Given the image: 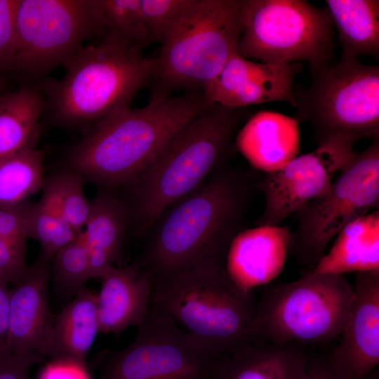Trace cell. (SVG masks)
<instances>
[{"label":"cell","mask_w":379,"mask_h":379,"mask_svg":"<svg viewBox=\"0 0 379 379\" xmlns=\"http://www.w3.org/2000/svg\"><path fill=\"white\" fill-rule=\"evenodd\" d=\"M84 184L81 175L68 170L45 179L44 185L55 198L66 222L77 233L84 230L91 209Z\"/></svg>","instance_id":"obj_29"},{"label":"cell","mask_w":379,"mask_h":379,"mask_svg":"<svg viewBox=\"0 0 379 379\" xmlns=\"http://www.w3.org/2000/svg\"><path fill=\"white\" fill-rule=\"evenodd\" d=\"M42 190L41 198L32 204L29 212L27 237L37 241L41 253L53 260L57 252L79 233L66 222L51 192L44 186Z\"/></svg>","instance_id":"obj_28"},{"label":"cell","mask_w":379,"mask_h":379,"mask_svg":"<svg viewBox=\"0 0 379 379\" xmlns=\"http://www.w3.org/2000/svg\"><path fill=\"white\" fill-rule=\"evenodd\" d=\"M200 91L151 98L94 124L70 150L69 170L113 189L128 185L190 121L209 107Z\"/></svg>","instance_id":"obj_1"},{"label":"cell","mask_w":379,"mask_h":379,"mask_svg":"<svg viewBox=\"0 0 379 379\" xmlns=\"http://www.w3.org/2000/svg\"><path fill=\"white\" fill-rule=\"evenodd\" d=\"M99 332L97 294L83 286L76 292L73 300L55 316L51 358L85 365Z\"/></svg>","instance_id":"obj_23"},{"label":"cell","mask_w":379,"mask_h":379,"mask_svg":"<svg viewBox=\"0 0 379 379\" xmlns=\"http://www.w3.org/2000/svg\"><path fill=\"white\" fill-rule=\"evenodd\" d=\"M51 270L55 280L65 291L77 292L91 279L84 230L57 252Z\"/></svg>","instance_id":"obj_30"},{"label":"cell","mask_w":379,"mask_h":379,"mask_svg":"<svg viewBox=\"0 0 379 379\" xmlns=\"http://www.w3.org/2000/svg\"><path fill=\"white\" fill-rule=\"evenodd\" d=\"M18 0H0V77L9 75L17 43Z\"/></svg>","instance_id":"obj_32"},{"label":"cell","mask_w":379,"mask_h":379,"mask_svg":"<svg viewBox=\"0 0 379 379\" xmlns=\"http://www.w3.org/2000/svg\"><path fill=\"white\" fill-rule=\"evenodd\" d=\"M39 379H91L85 365L69 360L55 359L41 371Z\"/></svg>","instance_id":"obj_35"},{"label":"cell","mask_w":379,"mask_h":379,"mask_svg":"<svg viewBox=\"0 0 379 379\" xmlns=\"http://www.w3.org/2000/svg\"><path fill=\"white\" fill-rule=\"evenodd\" d=\"M5 91V79L0 77V94Z\"/></svg>","instance_id":"obj_40"},{"label":"cell","mask_w":379,"mask_h":379,"mask_svg":"<svg viewBox=\"0 0 379 379\" xmlns=\"http://www.w3.org/2000/svg\"><path fill=\"white\" fill-rule=\"evenodd\" d=\"M235 144L253 168L265 173L277 170L297 157L298 121L277 112H259L239 130Z\"/></svg>","instance_id":"obj_19"},{"label":"cell","mask_w":379,"mask_h":379,"mask_svg":"<svg viewBox=\"0 0 379 379\" xmlns=\"http://www.w3.org/2000/svg\"><path fill=\"white\" fill-rule=\"evenodd\" d=\"M247 117L246 107L212 103L170 140L128 184L133 211L142 227L152 226L168 207L219 169Z\"/></svg>","instance_id":"obj_3"},{"label":"cell","mask_w":379,"mask_h":379,"mask_svg":"<svg viewBox=\"0 0 379 379\" xmlns=\"http://www.w3.org/2000/svg\"><path fill=\"white\" fill-rule=\"evenodd\" d=\"M310 74L309 86L294 92L295 119L310 124L317 146L379 135V66L341 56L336 63L310 67Z\"/></svg>","instance_id":"obj_8"},{"label":"cell","mask_w":379,"mask_h":379,"mask_svg":"<svg viewBox=\"0 0 379 379\" xmlns=\"http://www.w3.org/2000/svg\"><path fill=\"white\" fill-rule=\"evenodd\" d=\"M97 294L100 332L119 335L138 326L149 307L152 276L139 265L109 267L100 277Z\"/></svg>","instance_id":"obj_18"},{"label":"cell","mask_w":379,"mask_h":379,"mask_svg":"<svg viewBox=\"0 0 379 379\" xmlns=\"http://www.w3.org/2000/svg\"><path fill=\"white\" fill-rule=\"evenodd\" d=\"M309 361L292 344H246L223 356L211 379H307Z\"/></svg>","instance_id":"obj_20"},{"label":"cell","mask_w":379,"mask_h":379,"mask_svg":"<svg viewBox=\"0 0 379 379\" xmlns=\"http://www.w3.org/2000/svg\"><path fill=\"white\" fill-rule=\"evenodd\" d=\"M25 237L0 239V277L8 284L18 282L27 272Z\"/></svg>","instance_id":"obj_33"},{"label":"cell","mask_w":379,"mask_h":379,"mask_svg":"<svg viewBox=\"0 0 379 379\" xmlns=\"http://www.w3.org/2000/svg\"><path fill=\"white\" fill-rule=\"evenodd\" d=\"M354 297L327 364L338 379H365L379 364V270L355 273Z\"/></svg>","instance_id":"obj_15"},{"label":"cell","mask_w":379,"mask_h":379,"mask_svg":"<svg viewBox=\"0 0 379 379\" xmlns=\"http://www.w3.org/2000/svg\"><path fill=\"white\" fill-rule=\"evenodd\" d=\"M342 56L379 57V1L326 0Z\"/></svg>","instance_id":"obj_25"},{"label":"cell","mask_w":379,"mask_h":379,"mask_svg":"<svg viewBox=\"0 0 379 379\" xmlns=\"http://www.w3.org/2000/svg\"><path fill=\"white\" fill-rule=\"evenodd\" d=\"M192 0H140V11L149 43H161Z\"/></svg>","instance_id":"obj_31"},{"label":"cell","mask_w":379,"mask_h":379,"mask_svg":"<svg viewBox=\"0 0 379 379\" xmlns=\"http://www.w3.org/2000/svg\"><path fill=\"white\" fill-rule=\"evenodd\" d=\"M354 297L345 275L307 271L302 278L267 288L255 302L254 342L283 345L338 338Z\"/></svg>","instance_id":"obj_7"},{"label":"cell","mask_w":379,"mask_h":379,"mask_svg":"<svg viewBox=\"0 0 379 379\" xmlns=\"http://www.w3.org/2000/svg\"><path fill=\"white\" fill-rule=\"evenodd\" d=\"M237 53L270 64L333 63L334 32L327 8L304 0H244Z\"/></svg>","instance_id":"obj_9"},{"label":"cell","mask_w":379,"mask_h":379,"mask_svg":"<svg viewBox=\"0 0 379 379\" xmlns=\"http://www.w3.org/2000/svg\"><path fill=\"white\" fill-rule=\"evenodd\" d=\"M44 151L27 148L0 160V206L19 204L43 188Z\"/></svg>","instance_id":"obj_27"},{"label":"cell","mask_w":379,"mask_h":379,"mask_svg":"<svg viewBox=\"0 0 379 379\" xmlns=\"http://www.w3.org/2000/svg\"><path fill=\"white\" fill-rule=\"evenodd\" d=\"M247 189L236 173L218 169L165 214L140 267L154 279L206 260L226 262L230 246L240 232Z\"/></svg>","instance_id":"obj_2"},{"label":"cell","mask_w":379,"mask_h":379,"mask_svg":"<svg viewBox=\"0 0 379 379\" xmlns=\"http://www.w3.org/2000/svg\"><path fill=\"white\" fill-rule=\"evenodd\" d=\"M335 237L311 272L345 275L379 270L378 210L352 221Z\"/></svg>","instance_id":"obj_22"},{"label":"cell","mask_w":379,"mask_h":379,"mask_svg":"<svg viewBox=\"0 0 379 379\" xmlns=\"http://www.w3.org/2000/svg\"><path fill=\"white\" fill-rule=\"evenodd\" d=\"M16 26L9 75L20 86H35L65 67L93 37L86 0H18Z\"/></svg>","instance_id":"obj_12"},{"label":"cell","mask_w":379,"mask_h":379,"mask_svg":"<svg viewBox=\"0 0 379 379\" xmlns=\"http://www.w3.org/2000/svg\"><path fill=\"white\" fill-rule=\"evenodd\" d=\"M51 262L41 253L10 289L7 355L35 364L51 356L55 319L48 301Z\"/></svg>","instance_id":"obj_14"},{"label":"cell","mask_w":379,"mask_h":379,"mask_svg":"<svg viewBox=\"0 0 379 379\" xmlns=\"http://www.w3.org/2000/svg\"><path fill=\"white\" fill-rule=\"evenodd\" d=\"M307 379H338L330 369L327 361L309 363Z\"/></svg>","instance_id":"obj_38"},{"label":"cell","mask_w":379,"mask_h":379,"mask_svg":"<svg viewBox=\"0 0 379 379\" xmlns=\"http://www.w3.org/2000/svg\"><path fill=\"white\" fill-rule=\"evenodd\" d=\"M111 190L105 188L91 202L84 230L91 279L100 278L114 262L120 267L128 212Z\"/></svg>","instance_id":"obj_21"},{"label":"cell","mask_w":379,"mask_h":379,"mask_svg":"<svg viewBox=\"0 0 379 379\" xmlns=\"http://www.w3.org/2000/svg\"><path fill=\"white\" fill-rule=\"evenodd\" d=\"M44 107V96L35 86H20L0 94V160L36 147Z\"/></svg>","instance_id":"obj_24"},{"label":"cell","mask_w":379,"mask_h":379,"mask_svg":"<svg viewBox=\"0 0 379 379\" xmlns=\"http://www.w3.org/2000/svg\"><path fill=\"white\" fill-rule=\"evenodd\" d=\"M0 277V359L7 356L6 341L10 315V290Z\"/></svg>","instance_id":"obj_37"},{"label":"cell","mask_w":379,"mask_h":379,"mask_svg":"<svg viewBox=\"0 0 379 379\" xmlns=\"http://www.w3.org/2000/svg\"><path fill=\"white\" fill-rule=\"evenodd\" d=\"M32 204L27 200L14 206H0V239H27V223Z\"/></svg>","instance_id":"obj_34"},{"label":"cell","mask_w":379,"mask_h":379,"mask_svg":"<svg viewBox=\"0 0 379 379\" xmlns=\"http://www.w3.org/2000/svg\"><path fill=\"white\" fill-rule=\"evenodd\" d=\"M290 236L289 229L281 225H258L240 231L227 254V273L246 291L267 284L285 265Z\"/></svg>","instance_id":"obj_17"},{"label":"cell","mask_w":379,"mask_h":379,"mask_svg":"<svg viewBox=\"0 0 379 379\" xmlns=\"http://www.w3.org/2000/svg\"><path fill=\"white\" fill-rule=\"evenodd\" d=\"M244 0H192L162 41L152 98L203 90L237 53Z\"/></svg>","instance_id":"obj_6"},{"label":"cell","mask_w":379,"mask_h":379,"mask_svg":"<svg viewBox=\"0 0 379 379\" xmlns=\"http://www.w3.org/2000/svg\"><path fill=\"white\" fill-rule=\"evenodd\" d=\"M60 79L47 77L35 85L45 100L44 114L59 126L93 125L130 107L154 74V58L98 41L82 46Z\"/></svg>","instance_id":"obj_4"},{"label":"cell","mask_w":379,"mask_h":379,"mask_svg":"<svg viewBox=\"0 0 379 379\" xmlns=\"http://www.w3.org/2000/svg\"><path fill=\"white\" fill-rule=\"evenodd\" d=\"M299 64H270L245 58L237 53L202 91L211 102L231 108H244L274 101L295 107L293 79Z\"/></svg>","instance_id":"obj_16"},{"label":"cell","mask_w":379,"mask_h":379,"mask_svg":"<svg viewBox=\"0 0 379 379\" xmlns=\"http://www.w3.org/2000/svg\"><path fill=\"white\" fill-rule=\"evenodd\" d=\"M223 356L149 305L133 340L105 353L101 379H211Z\"/></svg>","instance_id":"obj_11"},{"label":"cell","mask_w":379,"mask_h":379,"mask_svg":"<svg viewBox=\"0 0 379 379\" xmlns=\"http://www.w3.org/2000/svg\"><path fill=\"white\" fill-rule=\"evenodd\" d=\"M98 41L141 52L150 44L143 23L140 0H86Z\"/></svg>","instance_id":"obj_26"},{"label":"cell","mask_w":379,"mask_h":379,"mask_svg":"<svg viewBox=\"0 0 379 379\" xmlns=\"http://www.w3.org/2000/svg\"><path fill=\"white\" fill-rule=\"evenodd\" d=\"M35 363L31 360L7 355L0 359V379H29V372Z\"/></svg>","instance_id":"obj_36"},{"label":"cell","mask_w":379,"mask_h":379,"mask_svg":"<svg viewBox=\"0 0 379 379\" xmlns=\"http://www.w3.org/2000/svg\"><path fill=\"white\" fill-rule=\"evenodd\" d=\"M365 379H379L378 368L373 371Z\"/></svg>","instance_id":"obj_39"},{"label":"cell","mask_w":379,"mask_h":379,"mask_svg":"<svg viewBox=\"0 0 379 379\" xmlns=\"http://www.w3.org/2000/svg\"><path fill=\"white\" fill-rule=\"evenodd\" d=\"M379 135L361 152H354L328 191L298 211L288 252L307 271L326 253L330 242L350 222L378 210Z\"/></svg>","instance_id":"obj_10"},{"label":"cell","mask_w":379,"mask_h":379,"mask_svg":"<svg viewBox=\"0 0 379 379\" xmlns=\"http://www.w3.org/2000/svg\"><path fill=\"white\" fill-rule=\"evenodd\" d=\"M226 262L206 260L152 279L149 305L226 355L254 342L255 302L229 275Z\"/></svg>","instance_id":"obj_5"},{"label":"cell","mask_w":379,"mask_h":379,"mask_svg":"<svg viewBox=\"0 0 379 379\" xmlns=\"http://www.w3.org/2000/svg\"><path fill=\"white\" fill-rule=\"evenodd\" d=\"M356 142L352 138H335L295 157L277 170L265 173L258 184L265 204L257 225L279 226L305 204L325 194L335 174L353 155Z\"/></svg>","instance_id":"obj_13"}]
</instances>
